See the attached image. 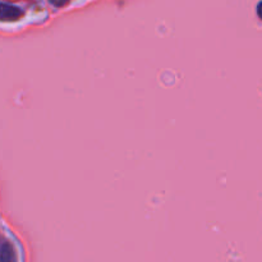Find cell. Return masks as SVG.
I'll return each mask as SVG.
<instances>
[{
    "mask_svg": "<svg viewBox=\"0 0 262 262\" xmlns=\"http://www.w3.org/2000/svg\"><path fill=\"white\" fill-rule=\"evenodd\" d=\"M49 2L55 5V7H64V5L68 4L69 0H49Z\"/></svg>",
    "mask_w": 262,
    "mask_h": 262,
    "instance_id": "cell-3",
    "label": "cell"
},
{
    "mask_svg": "<svg viewBox=\"0 0 262 262\" xmlns=\"http://www.w3.org/2000/svg\"><path fill=\"white\" fill-rule=\"evenodd\" d=\"M22 15V10L14 5H9L7 3L2 4V18L4 20H13L17 19Z\"/></svg>",
    "mask_w": 262,
    "mask_h": 262,
    "instance_id": "cell-1",
    "label": "cell"
},
{
    "mask_svg": "<svg viewBox=\"0 0 262 262\" xmlns=\"http://www.w3.org/2000/svg\"><path fill=\"white\" fill-rule=\"evenodd\" d=\"M2 262H15L14 251L7 242L2 246Z\"/></svg>",
    "mask_w": 262,
    "mask_h": 262,
    "instance_id": "cell-2",
    "label": "cell"
},
{
    "mask_svg": "<svg viewBox=\"0 0 262 262\" xmlns=\"http://www.w3.org/2000/svg\"><path fill=\"white\" fill-rule=\"evenodd\" d=\"M257 14H258V17L262 19V2L257 5Z\"/></svg>",
    "mask_w": 262,
    "mask_h": 262,
    "instance_id": "cell-4",
    "label": "cell"
}]
</instances>
